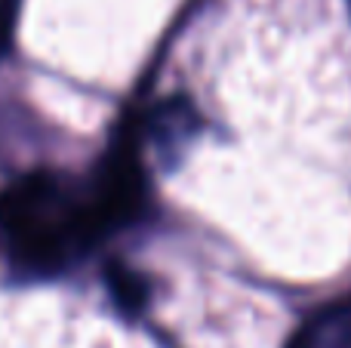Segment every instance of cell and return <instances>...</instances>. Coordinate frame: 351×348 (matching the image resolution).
<instances>
[{"label":"cell","instance_id":"obj_1","mask_svg":"<svg viewBox=\"0 0 351 348\" xmlns=\"http://www.w3.org/2000/svg\"><path fill=\"white\" fill-rule=\"evenodd\" d=\"M0 228L31 271H59L102 238L90 188L77 191L56 173H31L0 195Z\"/></svg>","mask_w":351,"mask_h":348},{"label":"cell","instance_id":"obj_2","mask_svg":"<svg viewBox=\"0 0 351 348\" xmlns=\"http://www.w3.org/2000/svg\"><path fill=\"white\" fill-rule=\"evenodd\" d=\"M145 195L148 179L139 158V145H136L133 136H123L111 148L108 160L102 164L99 176L90 185V203L102 234L133 222L145 207Z\"/></svg>","mask_w":351,"mask_h":348},{"label":"cell","instance_id":"obj_3","mask_svg":"<svg viewBox=\"0 0 351 348\" xmlns=\"http://www.w3.org/2000/svg\"><path fill=\"white\" fill-rule=\"evenodd\" d=\"M197 129H200V117L185 96L164 99L148 117V136L164 154H179Z\"/></svg>","mask_w":351,"mask_h":348},{"label":"cell","instance_id":"obj_4","mask_svg":"<svg viewBox=\"0 0 351 348\" xmlns=\"http://www.w3.org/2000/svg\"><path fill=\"white\" fill-rule=\"evenodd\" d=\"M105 281H108L114 302L127 314H139L142 308L148 306V284L142 281L136 271H130L127 265L111 262L108 269H105Z\"/></svg>","mask_w":351,"mask_h":348},{"label":"cell","instance_id":"obj_5","mask_svg":"<svg viewBox=\"0 0 351 348\" xmlns=\"http://www.w3.org/2000/svg\"><path fill=\"white\" fill-rule=\"evenodd\" d=\"M308 330L315 339H327L330 348H351V299L324 308V314L311 321Z\"/></svg>","mask_w":351,"mask_h":348},{"label":"cell","instance_id":"obj_6","mask_svg":"<svg viewBox=\"0 0 351 348\" xmlns=\"http://www.w3.org/2000/svg\"><path fill=\"white\" fill-rule=\"evenodd\" d=\"M287 348H315V339H311L308 327H302V330H299L296 336L290 339V345H287Z\"/></svg>","mask_w":351,"mask_h":348}]
</instances>
